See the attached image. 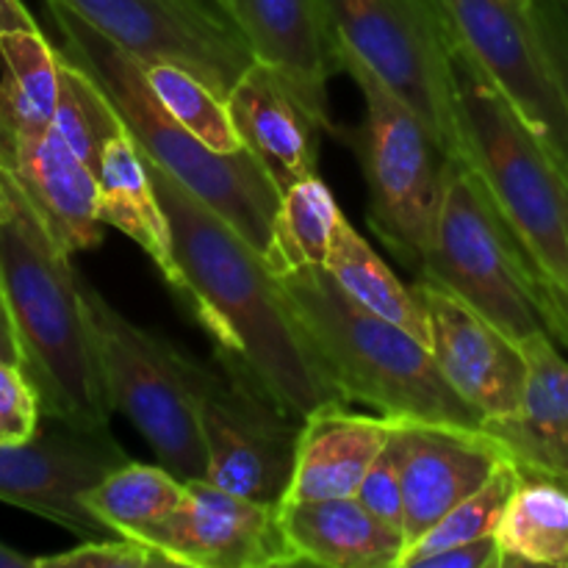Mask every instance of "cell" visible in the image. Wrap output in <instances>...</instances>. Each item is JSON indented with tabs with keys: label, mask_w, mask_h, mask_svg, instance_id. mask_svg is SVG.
<instances>
[{
	"label": "cell",
	"mask_w": 568,
	"mask_h": 568,
	"mask_svg": "<svg viewBox=\"0 0 568 568\" xmlns=\"http://www.w3.org/2000/svg\"><path fill=\"white\" fill-rule=\"evenodd\" d=\"M148 170L170 222L181 272L175 294L214 338L222 369L300 419L325 403H344L258 250L178 178L153 161Z\"/></svg>",
	"instance_id": "1"
},
{
	"label": "cell",
	"mask_w": 568,
	"mask_h": 568,
	"mask_svg": "<svg viewBox=\"0 0 568 568\" xmlns=\"http://www.w3.org/2000/svg\"><path fill=\"white\" fill-rule=\"evenodd\" d=\"M50 236L31 200L0 164V288L14 322L22 372L42 414L103 427L111 422L87 281Z\"/></svg>",
	"instance_id": "2"
},
{
	"label": "cell",
	"mask_w": 568,
	"mask_h": 568,
	"mask_svg": "<svg viewBox=\"0 0 568 568\" xmlns=\"http://www.w3.org/2000/svg\"><path fill=\"white\" fill-rule=\"evenodd\" d=\"M455 78L464 159L525 250L549 336L568 349V178L458 44Z\"/></svg>",
	"instance_id": "3"
},
{
	"label": "cell",
	"mask_w": 568,
	"mask_h": 568,
	"mask_svg": "<svg viewBox=\"0 0 568 568\" xmlns=\"http://www.w3.org/2000/svg\"><path fill=\"white\" fill-rule=\"evenodd\" d=\"M48 11L59 28L61 55L98 81L144 159L178 178L261 253L270 242L281 192L253 153L209 148L155 98L136 55L94 31L67 6L48 0Z\"/></svg>",
	"instance_id": "4"
},
{
	"label": "cell",
	"mask_w": 568,
	"mask_h": 568,
	"mask_svg": "<svg viewBox=\"0 0 568 568\" xmlns=\"http://www.w3.org/2000/svg\"><path fill=\"white\" fill-rule=\"evenodd\" d=\"M277 281L344 403L392 419L483 430V416L444 381L430 347L347 297L325 266Z\"/></svg>",
	"instance_id": "5"
},
{
	"label": "cell",
	"mask_w": 568,
	"mask_h": 568,
	"mask_svg": "<svg viewBox=\"0 0 568 568\" xmlns=\"http://www.w3.org/2000/svg\"><path fill=\"white\" fill-rule=\"evenodd\" d=\"M419 277L447 288L519 344L549 333L525 250L466 159H447Z\"/></svg>",
	"instance_id": "6"
},
{
	"label": "cell",
	"mask_w": 568,
	"mask_h": 568,
	"mask_svg": "<svg viewBox=\"0 0 568 568\" xmlns=\"http://www.w3.org/2000/svg\"><path fill=\"white\" fill-rule=\"evenodd\" d=\"M87 303L111 408L136 427L164 469L181 480L205 477L209 455L200 408L209 366L133 325L89 283Z\"/></svg>",
	"instance_id": "7"
},
{
	"label": "cell",
	"mask_w": 568,
	"mask_h": 568,
	"mask_svg": "<svg viewBox=\"0 0 568 568\" xmlns=\"http://www.w3.org/2000/svg\"><path fill=\"white\" fill-rule=\"evenodd\" d=\"M338 70L364 94V120L347 136L369 189V225L381 242L419 272L442 203L447 159L430 128L353 50L336 44Z\"/></svg>",
	"instance_id": "8"
},
{
	"label": "cell",
	"mask_w": 568,
	"mask_h": 568,
	"mask_svg": "<svg viewBox=\"0 0 568 568\" xmlns=\"http://www.w3.org/2000/svg\"><path fill=\"white\" fill-rule=\"evenodd\" d=\"M333 39L353 50L430 128L449 159H464L455 39L438 0H325Z\"/></svg>",
	"instance_id": "9"
},
{
	"label": "cell",
	"mask_w": 568,
	"mask_h": 568,
	"mask_svg": "<svg viewBox=\"0 0 568 568\" xmlns=\"http://www.w3.org/2000/svg\"><path fill=\"white\" fill-rule=\"evenodd\" d=\"M455 44L491 78L568 178V103L536 0H438Z\"/></svg>",
	"instance_id": "10"
},
{
	"label": "cell",
	"mask_w": 568,
	"mask_h": 568,
	"mask_svg": "<svg viewBox=\"0 0 568 568\" xmlns=\"http://www.w3.org/2000/svg\"><path fill=\"white\" fill-rule=\"evenodd\" d=\"M125 460L131 458L111 436V425L89 427L42 414L31 438L0 444V503L42 516L81 541L109 538L114 532L87 508V491Z\"/></svg>",
	"instance_id": "11"
},
{
	"label": "cell",
	"mask_w": 568,
	"mask_h": 568,
	"mask_svg": "<svg viewBox=\"0 0 568 568\" xmlns=\"http://www.w3.org/2000/svg\"><path fill=\"white\" fill-rule=\"evenodd\" d=\"M205 480L255 503L281 505L297 460L303 419L227 369H211L203 394Z\"/></svg>",
	"instance_id": "12"
},
{
	"label": "cell",
	"mask_w": 568,
	"mask_h": 568,
	"mask_svg": "<svg viewBox=\"0 0 568 568\" xmlns=\"http://www.w3.org/2000/svg\"><path fill=\"white\" fill-rule=\"evenodd\" d=\"M142 64L172 61L225 94L253 53L209 0H55Z\"/></svg>",
	"instance_id": "13"
},
{
	"label": "cell",
	"mask_w": 568,
	"mask_h": 568,
	"mask_svg": "<svg viewBox=\"0 0 568 568\" xmlns=\"http://www.w3.org/2000/svg\"><path fill=\"white\" fill-rule=\"evenodd\" d=\"M142 544L159 549L172 566L189 568H281L300 558L283 530L281 505L214 486L205 477L186 480L175 514L155 525Z\"/></svg>",
	"instance_id": "14"
},
{
	"label": "cell",
	"mask_w": 568,
	"mask_h": 568,
	"mask_svg": "<svg viewBox=\"0 0 568 568\" xmlns=\"http://www.w3.org/2000/svg\"><path fill=\"white\" fill-rule=\"evenodd\" d=\"M414 294L427 316V347L453 392L483 422L519 414L527 383L521 344L427 277L414 283Z\"/></svg>",
	"instance_id": "15"
},
{
	"label": "cell",
	"mask_w": 568,
	"mask_h": 568,
	"mask_svg": "<svg viewBox=\"0 0 568 568\" xmlns=\"http://www.w3.org/2000/svg\"><path fill=\"white\" fill-rule=\"evenodd\" d=\"M405 491V552L469 494L486 486L510 460L503 444L486 430L436 422L399 419Z\"/></svg>",
	"instance_id": "16"
},
{
	"label": "cell",
	"mask_w": 568,
	"mask_h": 568,
	"mask_svg": "<svg viewBox=\"0 0 568 568\" xmlns=\"http://www.w3.org/2000/svg\"><path fill=\"white\" fill-rule=\"evenodd\" d=\"M227 105L244 150L264 166L277 192L320 175V144L327 125L281 70L253 59L227 92Z\"/></svg>",
	"instance_id": "17"
},
{
	"label": "cell",
	"mask_w": 568,
	"mask_h": 568,
	"mask_svg": "<svg viewBox=\"0 0 568 568\" xmlns=\"http://www.w3.org/2000/svg\"><path fill=\"white\" fill-rule=\"evenodd\" d=\"M214 6L253 59L281 70L331 131L327 81L338 64L325 0H214Z\"/></svg>",
	"instance_id": "18"
},
{
	"label": "cell",
	"mask_w": 568,
	"mask_h": 568,
	"mask_svg": "<svg viewBox=\"0 0 568 568\" xmlns=\"http://www.w3.org/2000/svg\"><path fill=\"white\" fill-rule=\"evenodd\" d=\"M6 170L67 253H83L103 242L98 175L55 128L14 136V159Z\"/></svg>",
	"instance_id": "19"
},
{
	"label": "cell",
	"mask_w": 568,
	"mask_h": 568,
	"mask_svg": "<svg viewBox=\"0 0 568 568\" xmlns=\"http://www.w3.org/2000/svg\"><path fill=\"white\" fill-rule=\"evenodd\" d=\"M394 427L392 416L353 414L338 399L311 410L300 427L297 460L283 503L355 497Z\"/></svg>",
	"instance_id": "20"
},
{
	"label": "cell",
	"mask_w": 568,
	"mask_h": 568,
	"mask_svg": "<svg viewBox=\"0 0 568 568\" xmlns=\"http://www.w3.org/2000/svg\"><path fill=\"white\" fill-rule=\"evenodd\" d=\"M527 383L519 414L483 422L510 460L527 469L549 471L568 480V361L549 333L521 342Z\"/></svg>",
	"instance_id": "21"
},
{
	"label": "cell",
	"mask_w": 568,
	"mask_h": 568,
	"mask_svg": "<svg viewBox=\"0 0 568 568\" xmlns=\"http://www.w3.org/2000/svg\"><path fill=\"white\" fill-rule=\"evenodd\" d=\"M283 530L300 564L325 568H399L403 532L388 527L355 497L283 503Z\"/></svg>",
	"instance_id": "22"
},
{
	"label": "cell",
	"mask_w": 568,
	"mask_h": 568,
	"mask_svg": "<svg viewBox=\"0 0 568 568\" xmlns=\"http://www.w3.org/2000/svg\"><path fill=\"white\" fill-rule=\"evenodd\" d=\"M98 186L100 222L116 227L131 242H136L159 266L166 286L175 292L181 272H178L175 250H172L170 222L150 181L148 161L128 128L105 144L98 166Z\"/></svg>",
	"instance_id": "23"
},
{
	"label": "cell",
	"mask_w": 568,
	"mask_h": 568,
	"mask_svg": "<svg viewBox=\"0 0 568 568\" xmlns=\"http://www.w3.org/2000/svg\"><path fill=\"white\" fill-rule=\"evenodd\" d=\"M497 541L503 552V568H568L566 477L519 466V483L497 527Z\"/></svg>",
	"instance_id": "24"
},
{
	"label": "cell",
	"mask_w": 568,
	"mask_h": 568,
	"mask_svg": "<svg viewBox=\"0 0 568 568\" xmlns=\"http://www.w3.org/2000/svg\"><path fill=\"white\" fill-rule=\"evenodd\" d=\"M0 114L11 136L53 128L61 89L59 48L42 28L0 33Z\"/></svg>",
	"instance_id": "25"
},
{
	"label": "cell",
	"mask_w": 568,
	"mask_h": 568,
	"mask_svg": "<svg viewBox=\"0 0 568 568\" xmlns=\"http://www.w3.org/2000/svg\"><path fill=\"white\" fill-rule=\"evenodd\" d=\"M342 220V209L320 175L294 183L281 194L270 242L261 250L266 270L275 277H286L325 266Z\"/></svg>",
	"instance_id": "26"
},
{
	"label": "cell",
	"mask_w": 568,
	"mask_h": 568,
	"mask_svg": "<svg viewBox=\"0 0 568 568\" xmlns=\"http://www.w3.org/2000/svg\"><path fill=\"white\" fill-rule=\"evenodd\" d=\"M325 270L331 272L333 281L338 283L347 297L364 305L372 314L394 322L403 331L414 333L419 342H430L427 331V316L422 303L416 300L414 286H405L392 266L375 253L369 242L353 227V222L344 216L338 225L336 239H333L331 255H327Z\"/></svg>",
	"instance_id": "27"
},
{
	"label": "cell",
	"mask_w": 568,
	"mask_h": 568,
	"mask_svg": "<svg viewBox=\"0 0 568 568\" xmlns=\"http://www.w3.org/2000/svg\"><path fill=\"white\" fill-rule=\"evenodd\" d=\"M186 494V480L172 475L164 466H148L125 460L111 469L103 480L87 491V508L109 527L114 536L142 538L155 525L175 514Z\"/></svg>",
	"instance_id": "28"
},
{
	"label": "cell",
	"mask_w": 568,
	"mask_h": 568,
	"mask_svg": "<svg viewBox=\"0 0 568 568\" xmlns=\"http://www.w3.org/2000/svg\"><path fill=\"white\" fill-rule=\"evenodd\" d=\"M144 75H148L155 98L170 109V114L181 125H186L194 136L203 139L209 148L220 150V153H236L244 148L227 98L216 92L211 83L172 61L144 64Z\"/></svg>",
	"instance_id": "29"
},
{
	"label": "cell",
	"mask_w": 568,
	"mask_h": 568,
	"mask_svg": "<svg viewBox=\"0 0 568 568\" xmlns=\"http://www.w3.org/2000/svg\"><path fill=\"white\" fill-rule=\"evenodd\" d=\"M53 128L87 161L94 175H98L100 155H103L105 144L116 133L125 131V122L116 114L103 89L98 87V81L87 70L64 59V55H61V89Z\"/></svg>",
	"instance_id": "30"
},
{
	"label": "cell",
	"mask_w": 568,
	"mask_h": 568,
	"mask_svg": "<svg viewBox=\"0 0 568 568\" xmlns=\"http://www.w3.org/2000/svg\"><path fill=\"white\" fill-rule=\"evenodd\" d=\"M519 483V466L514 460H505L486 486L477 488L475 494L455 505L453 510L442 516L408 552L399 560V568H419V564L430 555L444 552L458 544L477 541V538L497 536V527L503 521L505 508H508L514 488Z\"/></svg>",
	"instance_id": "31"
},
{
	"label": "cell",
	"mask_w": 568,
	"mask_h": 568,
	"mask_svg": "<svg viewBox=\"0 0 568 568\" xmlns=\"http://www.w3.org/2000/svg\"><path fill=\"white\" fill-rule=\"evenodd\" d=\"M399 425V419H397ZM361 505L377 519L386 521L388 527L403 532L405 525V491H403V444H399L397 427H394L392 438L377 455L375 464L369 466L366 477L361 480L358 494H355ZM405 538V536H403Z\"/></svg>",
	"instance_id": "32"
},
{
	"label": "cell",
	"mask_w": 568,
	"mask_h": 568,
	"mask_svg": "<svg viewBox=\"0 0 568 568\" xmlns=\"http://www.w3.org/2000/svg\"><path fill=\"white\" fill-rule=\"evenodd\" d=\"M172 566L166 555L148 544L131 541L122 536L109 538H87L81 547H72L67 552L48 555V558H33V568H155Z\"/></svg>",
	"instance_id": "33"
},
{
	"label": "cell",
	"mask_w": 568,
	"mask_h": 568,
	"mask_svg": "<svg viewBox=\"0 0 568 568\" xmlns=\"http://www.w3.org/2000/svg\"><path fill=\"white\" fill-rule=\"evenodd\" d=\"M42 422L37 388L26 372L0 358V444H20L37 433Z\"/></svg>",
	"instance_id": "34"
},
{
	"label": "cell",
	"mask_w": 568,
	"mask_h": 568,
	"mask_svg": "<svg viewBox=\"0 0 568 568\" xmlns=\"http://www.w3.org/2000/svg\"><path fill=\"white\" fill-rule=\"evenodd\" d=\"M419 568H503V552L497 536H486L430 555Z\"/></svg>",
	"instance_id": "35"
},
{
	"label": "cell",
	"mask_w": 568,
	"mask_h": 568,
	"mask_svg": "<svg viewBox=\"0 0 568 568\" xmlns=\"http://www.w3.org/2000/svg\"><path fill=\"white\" fill-rule=\"evenodd\" d=\"M536 17L538 28H541V37L547 42L549 55H552V64L558 70L560 87H564L566 103H568V14L560 9L547 3H538L536 0Z\"/></svg>",
	"instance_id": "36"
},
{
	"label": "cell",
	"mask_w": 568,
	"mask_h": 568,
	"mask_svg": "<svg viewBox=\"0 0 568 568\" xmlns=\"http://www.w3.org/2000/svg\"><path fill=\"white\" fill-rule=\"evenodd\" d=\"M0 358L11 361V364H17V366L22 364L20 342H17L14 322H11L9 305H6V297H3V288H0Z\"/></svg>",
	"instance_id": "37"
},
{
	"label": "cell",
	"mask_w": 568,
	"mask_h": 568,
	"mask_svg": "<svg viewBox=\"0 0 568 568\" xmlns=\"http://www.w3.org/2000/svg\"><path fill=\"white\" fill-rule=\"evenodd\" d=\"M20 28H39L37 17L22 0H0V33L20 31Z\"/></svg>",
	"instance_id": "38"
},
{
	"label": "cell",
	"mask_w": 568,
	"mask_h": 568,
	"mask_svg": "<svg viewBox=\"0 0 568 568\" xmlns=\"http://www.w3.org/2000/svg\"><path fill=\"white\" fill-rule=\"evenodd\" d=\"M0 568H33V558L0 544Z\"/></svg>",
	"instance_id": "39"
},
{
	"label": "cell",
	"mask_w": 568,
	"mask_h": 568,
	"mask_svg": "<svg viewBox=\"0 0 568 568\" xmlns=\"http://www.w3.org/2000/svg\"><path fill=\"white\" fill-rule=\"evenodd\" d=\"M11 159H14V136H11L9 125H6L3 114H0V164L11 166Z\"/></svg>",
	"instance_id": "40"
},
{
	"label": "cell",
	"mask_w": 568,
	"mask_h": 568,
	"mask_svg": "<svg viewBox=\"0 0 568 568\" xmlns=\"http://www.w3.org/2000/svg\"><path fill=\"white\" fill-rule=\"evenodd\" d=\"M209 3H214V0H209Z\"/></svg>",
	"instance_id": "41"
}]
</instances>
